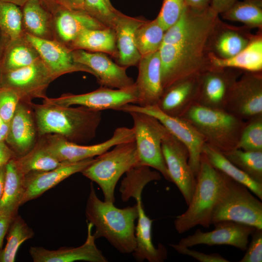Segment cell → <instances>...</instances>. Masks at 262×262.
<instances>
[{
  "instance_id": "cell-1",
  "label": "cell",
  "mask_w": 262,
  "mask_h": 262,
  "mask_svg": "<svg viewBox=\"0 0 262 262\" xmlns=\"http://www.w3.org/2000/svg\"><path fill=\"white\" fill-rule=\"evenodd\" d=\"M219 18L210 6L202 9L187 6L180 18L165 31L159 50L163 91L212 67L209 42Z\"/></svg>"
},
{
  "instance_id": "cell-2",
  "label": "cell",
  "mask_w": 262,
  "mask_h": 262,
  "mask_svg": "<svg viewBox=\"0 0 262 262\" xmlns=\"http://www.w3.org/2000/svg\"><path fill=\"white\" fill-rule=\"evenodd\" d=\"M28 104L33 109L39 136L55 134L79 144L96 136L102 119L101 111L82 106L74 108L32 102Z\"/></svg>"
},
{
  "instance_id": "cell-3",
  "label": "cell",
  "mask_w": 262,
  "mask_h": 262,
  "mask_svg": "<svg viewBox=\"0 0 262 262\" xmlns=\"http://www.w3.org/2000/svg\"><path fill=\"white\" fill-rule=\"evenodd\" d=\"M85 216L87 221L95 227L93 235L96 239L105 238L121 253H132L135 250L136 204L121 209L116 207L114 203L102 201L91 183Z\"/></svg>"
},
{
  "instance_id": "cell-4",
  "label": "cell",
  "mask_w": 262,
  "mask_h": 262,
  "mask_svg": "<svg viewBox=\"0 0 262 262\" xmlns=\"http://www.w3.org/2000/svg\"><path fill=\"white\" fill-rule=\"evenodd\" d=\"M224 180V174L214 168L202 153L192 198L186 211L176 217L174 222L179 233H183L197 225L209 228L212 225L213 210Z\"/></svg>"
},
{
  "instance_id": "cell-5",
  "label": "cell",
  "mask_w": 262,
  "mask_h": 262,
  "mask_svg": "<svg viewBox=\"0 0 262 262\" xmlns=\"http://www.w3.org/2000/svg\"><path fill=\"white\" fill-rule=\"evenodd\" d=\"M180 117L198 131L206 143L221 153L237 148L246 122L225 110L210 108L196 102Z\"/></svg>"
},
{
  "instance_id": "cell-6",
  "label": "cell",
  "mask_w": 262,
  "mask_h": 262,
  "mask_svg": "<svg viewBox=\"0 0 262 262\" xmlns=\"http://www.w3.org/2000/svg\"><path fill=\"white\" fill-rule=\"evenodd\" d=\"M153 177L148 171L134 168L126 173L121 182L119 191L121 199L126 202L133 197L136 201L138 210L137 223L135 226L136 246L132 255L139 262H163L167 258V251L164 246H154L152 241L153 221L146 214L142 201V193L145 186L152 181Z\"/></svg>"
},
{
  "instance_id": "cell-7",
  "label": "cell",
  "mask_w": 262,
  "mask_h": 262,
  "mask_svg": "<svg viewBox=\"0 0 262 262\" xmlns=\"http://www.w3.org/2000/svg\"><path fill=\"white\" fill-rule=\"evenodd\" d=\"M135 140L118 144L111 150L98 156L94 161L81 173L98 184L104 201L114 203L116 184L124 174L139 165Z\"/></svg>"
},
{
  "instance_id": "cell-8",
  "label": "cell",
  "mask_w": 262,
  "mask_h": 262,
  "mask_svg": "<svg viewBox=\"0 0 262 262\" xmlns=\"http://www.w3.org/2000/svg\"><path fill=\"white\" fill-rule=\"evenodd\" d=\"M244 184L224 174L212 224L229 221L262 229V202Z\"/></svg>"
},
{
  "instance_id": "cell-9",
  "label": "cell",
  "mask_w": 262,
  "mask_h": 262,
  "mask_svg": "<svg viewBox=\"0 0 262 262\" xmlns=\"http://www.w3.org/2000/svg\"><path fill=\"white\" fill-rule=\"evenodd\" d=\"M132 117L135 142L140 165L155 169L171 182L162 149V140L166 128L155 117L137 112L128 113Z\"/></svg>"
},
{
  "instance_id": "cell-10",
  "label": "cell",
  "mask_w": 262,
  "mask_h": 262,
  "mask_svg": "<svg viewBox=\"0 0 262 262\" xmlns=\"http://www.w3.org/2000/svg\"><path fill=\"white\" fill-rule=\"evenodd\" d=\"M117 111L128 113L141 112L157 118L187 148L189 153L188 163L196 178L200 168L202 148L206 141L204 137L191 123L181 117L171 116L164 113L156 105L140 106L134 104H128Z\"/></svg>"
},
{
  "instance_id": "cell-11",
  "label": "cell",
  "mask_w": 262,
  "mask_h": 262,
  "mask_svg": "<svg viewBox=\"0 0 262 262\" xmlns=\"http://www.w3.org/2000/svg\"><path fill=\"white\" fill-rule=\"evenodd\" d=\"M44 136L41 141L45 147L61 162H75L94 158L118 144L135 140L133 128L125 127L116 128L110 139L93 145L71 142L55 134Z\"/></svg>"
},
{
  "instance_id": "cell-12",
  "label": "cell",
  "mask_w": 262,
  "mask_h": 262,
  "mask_svg": "<svg viewBox=\"0 0 262 262\" xmlns=\"http://www.w3.org/2000/svg\"><path fill=\"white\" fill-rule=\"evenodd\" d=\"M139 98L134 84L125 89H114L101 86L93 91L82 94H65L57 98H44L43 102L61 106L78 105L101 111L113 109L117 111L128 104H138Z\"/></svg>"
},
{
  "instance_id": "cell-13",
  "label": "cell",
  "mask_w": 262,
  "mask_h": 262,
  "mask_svg": "<svg viewBox=\"0 0 262 262\" xmlns=\"http://www.w3.org/2000/svg\"><path fill=\"white\" fill-rule=\"evenodd\" d=\"M224 110L247 121L262 115V73L244 71L232 87Z\"/></svg>"
},
{
  "instance_id": "cell-14",
  "label": "cell",
  "mask_w": 262,
  "mask_h": 262,
  "mask_svg": "<svg viewBox=\"0 0 262 262\" xmlns=\"http://www.w3.org/2000/svg\"><path fill=\"white\" fill-rule=\"evenodd\" d=\"M55 78L42 60L28 66L2 72L1 87L14 90L20 101L29 104L35 98H45L46 90Z\"/></svg>"
},
{
  "instance_id": "cell-15",
  "label": "cell",
  "mask_w": 262,
  "mask_h": 262,
  "mask_svg": "<svg viewBox=\"0 0 262 262\" xmlns=\"http://www.w3.org/2000/svg\"><path fill=\"white\" fill-rule=\"evenodd\" d=\"M162 149L171 182L178 187L188 206L196 185V178L188 163V151L166 129L162 140Z\"/></svg>"
},
{
  "instance_id": "cell-16",
  "label": "cell",
  "mask_w": 262,
  "mask_h": 262,
  "mask_svg": "<svg viewBox=\"0 0 262 262\" xmlns=\"http://www.w3.org/2000/svg\"><path fill=\"white\" fill-rule=\"evenodd\" d=\"M243 71L232 68L212 67L198 76L196 103L202 106L223 109L230 90Z\"/></svg>"
},
{
  "instance_id": "cell-17",
  "label": "cell",
  "mask_w": 262,
  "mask_h": 262,
  "mask_svg": "<svg viewBox=\"0 0 262 262\" xmlns=\"http://www.w3.org/2000/svg\"><path fill=\"white\" fill-rule=\"evenodd\" d=\"M213 225L215 227L214 230L203 232L197 229L193 234L181 239L178 244L188 247L197 245H229L245 251L248 245L249 237L256 229L229 221Z\"/></svg>"
},
{
  "instance_id": "cell-18",
  "label": "cell",
  "mask_w": 262,
  "mask_h": 262,
  "mask_svg": "<svg viewBox=\"0 0 262 262\" xmlns=\"http://www.w3.org/2000/svg\"><path fill=\"white\" fill-rule=\"evenodd\" d=\"M75 61L90 68L101 86L125 89L134 84L126 67L114 63L105 54L83 49H73Z\"/></svg>"
},
{
  "instance_id": "cell-19",
  "label": "cell",
  "mask_w": 262,
  "mask_h": 262,
  "mask_svg": "<svg viewBox=\"0 0 262 262\" xmlns=\"http://www.w3.org/2000/svg\"><path fill=\"white\" fill-rule=\"evenodd\" d=\"M25 36L36 49L40 59L55 79L75 72H85L94 76L90 68L75 61L73 49L66 45L55 40L41 39L28 34H25Z\"/></svg>"
},
{
  "instance_id": "cell-20",
  "label": "cell",
  "mask_w": 262,
  "mask_h": 262,
  "mask_svg": "<svg viewBox=\"0 0 262 262\" xmlns=\"http://www.w3.org/2000/svg\"><path fill=\"white\" fill-rule=\"evenodd\" d=\"M91 158L82 161L65 162L60 166L46 171L33 172L24 175V194L21 206L34 199L69 176L81 172L95 160Z\"/></svg>"
},
{
  "instance_id": "cell-21",
  "label": "cell",
  "mask_w": 262,
  "mask_h": 262,
  "mask_svg": "<svg viewBox=\"0 0 262 262\" xmlns=\"http://www.w3.org/2000/svg\"><path fill=\"white\" fill-rule=\"evenodd\" d=\"M93 228V225L87 222L86 239L79 246L64 247L51 250L41 246H31L29 249L30 256L34 262H107V259L96 245Z\"/></svg>"
},
{
  "instance_id": "cell-22",
  "label": "cell",
  "mask_w": 262,
  "mask_h": 262,
  "mask_svg": "<svg viewBox=\"0 0 262 262\" xmlns=\"http://www.w3.org/2000/svg\"><path fill=\"white\" fill-rule=\"evenodd\" d=\"M52 14L55 40L68 47L84 30L108 28L84 10H71L60 5Z\"/></svg>"
},
{
  "instance_id": "cell-23",
  "label": "cell",
  "mask_w": 262,
  "mask_h": 262,
  "mask_svg": "<svg viewBox=\"0 0 262 262\" xmlns=\"http://www.w3.org/2000/svg\"><path fill=\"white\" fill-rule=\"evenodd\" d=\"M250 28L235 26L219 18L210 36V52L223 59L231 58L244 49L255 37Z\"/></svg>"
},
{
  "instance_id": "cell-24",
  "label": "cell",
  "mask_w": 262,
  "mask_h": 262,
  "mask_svg": "<svg viewBox=\"0 0 262 262\" xmlns=\"http://www.w3.org/2000/svg\"><path fill=\"white\" fill-rule=\"evenodd\" d=\"M31 112L25 102L20 101L10 122L5 142L16 158L27 154L35 144L37 130Z\"/></svg>"
},
{
  "instance_id": "cell-25",
  "label": "cell",
  "mask_w": 262,
  "mask_h": 262,
  "mask_svg": "<svg viewBox=\"0 0 262 262\" xmlns=\"http://www.w3.org/2000/svg\"><path fill=\"white\" fill-rule=\"evenodd\" d=\"M135 85L140 106L156 105L163 89L161 82V61L159 51L141 57Z\"/></svg>"
},
{
  "instance_id": "cell-26",
  "label": "cell",
  "mask_w": 262,
  "mask_h": 262,
  "mask_svg": "<svg viewBox=\"0 0 262 262\" xmlns=\"http://www.w3.org/2000/svg\"><path fill=\"white\" fill-rule=\"evenodd\" d=\"M198 75L182 80L163 91L156 105L164 113L181 117L196 101Z\"/></svg>"
},
{
  "instance_id": "cell-27",
  "label": "cell",
  "mask_w": 262,
  "mask_h": 262,
  "mask_svg": "<svg viewBox=\"0 0 262 262\" xmlns=\"http://www.w3.org/2000/svg\"><path fill=\"white\" fill-rule=\"evenodd\" d=\"M147 20L121 14L114 28L118 50V64L125 67L138 65L141 58L135 44L136 29Z\"/></svg>"
},
{
  "instance_id": "cell-28",
  "label": "cell",
  "mask_w": 262,
  "mask_h": 262,
  "mask_svg": "<svg viewBox=\"0 0 262 262\" xmlns=\"http://www.w3.org/2000/svg\"><path fill=\"white\" fill-rule=\"evenodd\" d=\"M20 8L22 27L25 34L55 40L52 14L42 0H30Z\"/></svg>"
},
{
  "instance_id": "cell-29",
  "label": "cell",
  "mask_w": 262,
  "mask_h": 262,
  "mask_svg": "<svg viewBox=\"0 0 262 262\" xmlns=\"http://www.w3.org/2000/svg\"><path fill=\"white\" fill-rule=\"evenodd\" d=\"M209 61L211 67L232 68L243 71H262V30H259L249 44L235 56L229 58L223 59L210 52Z\"/></svg>"
},
{
  "instance_id": "cell-30",
  "label": "cell",
  "mask_w": 262,
  "mask_h": 262,
  "mask_svg": "<svg viewBox=\"0 0 262 262\" xmlns=\"http://www.w3.org/2000/svg\"><path fill=\"white\" fill-rule=\"evenodd\" d=\"M24 175L18 168L15 158L5 165L4 189L0 199V214L14 217L17 214L24 192Z\"/></svg>"
},
{
  "instance_id": "cell-31",
  "label": "cell",
  "mask_w": 262,
  "mask_h": 262,
  "mask_svg": "<svg viewBox=\"0 0 262 262\" xmlns=\"http://www.w3.org/2000/svg\"><path fill=\"white\" fill-rule=\"evenodd\" d=\"M40 58L38 51L24 35L5 43L0 68L2 72L14 70L30 65Z\"/></svg>"
},
{
  "instance_id": "cell-32",
  "label": "cell",
  "mask_w": 262,
  "mask_h": 262,
  "mask_svg": "<svg viewBox=\"0 0 262 262\" xmlns=\"http://www.w3.org/2000/svg\"><path fill=\"white\" fill-rule=\"evenodd\" d=\"M72 49L105 53L118 58L114 30L110 28L89 29L82 32L69 46Z\"/></svg>"
},
{
  "instance_id": "cell-33",
  "label": "cell",
  "mask_w": 262,
  "mask_h": 262,
  "mask_svg": "<svg viewBox=\"0 0 262 262\" xmlns=\"http://www.w3.org/2000/svg\"><path fill=\"white\" fill-rule=\"evenodd\" d=\"M202 153L214 168L246 186L262 200V183L253 180L231 163L221 152L206 143L202 148Z\"/></svg>"
},
{
  "instance_id": "cell-34",
  "label": "cell",
  "mask_w": 262,
  "mask_h": 262,
  "mask_svg": "<svg viewBox=\"0 0 262 262\" xmlns=\"http://www.w3.org/2000/svg\"><path fill=\"white\" fill-rule=\"evenodd\" d=\"M16 165L24 175L33 172L46 171L53 169L65 162H61L45 147L41 140L35 143L27 154L15 158Z\"/></svg>"
},
{
  "instance_id": "cell-35",
  "label": "cell",
  "mask_w": 262,
  "mask_h": 262,
  "mask_svg": "<svg viewBox=\"0 0 262 262\" xmlns=\"http://www.w3.org/2000/svg\"><path fill=\"white\" fill-rule=\"evenodd\" d=\"M221 15L225 20L240 22L250 29L262 30V0H237Z\"/></svg>"
},
{
  "instance_id": "cell-36",
  "label": "cell",
  "mask_w": 262,
  "mask_h": 262,
  "mask_svg": "<svg viewBox=\"0 0 262 262\" xmlns=\"http://www.w3.org/2000/svg\"><path fill=\"white\" fill-rule=\"evenodd\" d=\"M7 233V243L0 250V262H15L20 246L34 236L33 229L18 214L12 219Z\"/></svg>"
},
{
  "instance_id": "cell-37",
  "label": "cell",
  "mask_w": 262,
  "mask_h": 262,
  "mask_svg": "<svg viewBox=\"0 0 262 262\" xmlns=\"http://www.w3.org/2000/svg\"><path fill=\"white\" fill-rule=\"evenodd\" d=\"M165 31L157 19L147 20L136 30L135 44L141 57L159 51Z\"/></svg>"
},
{
  "instance_id": "cell-38",
  "label": "cell",
  "mask_w": 262,
  "mask_h": 262,
  "mask_svg": "<svg viewBox=\"0 0 262 262\" xmlns=\"http://www.w3.org/2000/svg\"><path fill=\"white\" fill-rule=\"evenodd\" d=\"M222 153L253 180L262 183V151L236 148Z\"/></svg>"
},
{
  "instance_id": "cell-39",
  "label": "cell",
  "mask_w": 262,
  "mask_h": 262,
  "mask_svg": "<svg viewBox=\"0 0 262 262\" xmlns=\"http://www.w3.org/2000/svg\"><path fill=\"white\" fill-rule=\"evenodd\" d=\"M0 33L6 40L25 35L21 23L20 7L0 0Z\"/></svg>"
},
{
  "instance_id": "cell-40",
  "label": "cell",
  "mask_w": 262,
  "mask_h": 262,
  "mask_svg": "<svg viewBox=\"0 0 262 262\" xmlns=\"http://www.w3.org/2000/svg\"><path fill=\"white\" fill-rule=\"evenodd\" d=\"M84 10L104 26L113 30L122 14L107 0H84Z\"/></svg>"
},
{
  "instance_id": "cell-41",
  "label": "cell",
  "mask_w": 262,
  "mask_h": 262,
  "mask_svg": "<svg viewBox=\"0 0 262 262\" xmlns=\"http://www.w3.org/2000/svg\"><path fill=\"white\" fill-rule=\"evenodd\" d=\"M237 148L245 151H262V115L246 121Z\"/></svg>"
},
{
  "instance_id": "cell-42",
  "label": "cell",
  "mask_w": 262,
  "mask_h": 262,
  "mask_svg": "<svg viewBox=\"0 0 262 262\" xmlns=\"http://www.w3.org/2000/svg\"><path fill=\"white\" fill-rule=\"evenodd\" d=\"M186 7L184 0H163L156 18L165 31L180 18Z\"/></svg>"
},
{
  "instance_id": "cell-43",
  "label": "cell",
  "mask_w": 262,
  "mask_h": 262,
  "mask_svg": "<svg viewBox=\"0 0 262 262\" xmlns=\"http://www.w3.org/2000/svg\"><path fill=\"white\" fill-rule=\"evenodd\" d=\"M19 101V96L14 90L0 88V118L3 122H10Z\"/></svg>"
},
{
  "instance_id": "cell-44",
  "label": "cell",
  "mask_w": 262,
  "mask_h": 262,
  "mask_svg": "<svg viewBox=\"0 0 262 262\" xmlns=\"http://www.w3.org/2000/svg\"><path fill=\"white\" fill-rule=\"evenodd\" d=\"M251 235V241L240 262H262V229L256 228Z\"/></svg>"
},
{
  "instance_id": "cell-45",
  "label": "cell",
  "mask_w": 262,
  "mask_h": 262,
  "mask_svg": "<svg viewBox=\"0 0 262 262\" xmlns=\"http://www.w3.org/2000/svg\"><path fill=\"white\" fill-rule=\"evenodd\" d=\"M176 251L179 253L193 257L200 262H229V260L223 257L219 254L214 253L210 254L192 250L188 247L177 244H170Z\"/></svg>"
},
{
  "instance_id": "cell-46",
  "label": "cell",
  "mask_w": 262,
  "mask_h": 262,
  "mask_svg": "<svg viewBox=\"0 0 262 262\" xmlns=\"http://www.w3.org/2000/svg\"><path fill=\"white\" fill-rule=\"evenodd\" d=\"M14 158H16V154L5 142H0V169Z\"/></svg>"
},
{
  "instance_id": "cell-47",
  "label": "cell",
  "mask_w": 262,
  "mask_h": 262,
  "mask_svg": "<svg viewBox=\"0 0 262 262\" xmlns=\"http://www.w3.org/2000/svg\"><path fill=\"white\" fill-rule=\"evenodd\" d=\"M237 0H212L210 7L219 15L230 8Z\"/></svg>"
},
{
  "instance_id": "cell-48",
  "label": "cell",
  "mask_w": 262,
  "mask_h": 262,
  "mask_svg": "<svg viewBox=\"0 0 262 262\" xmlns=\"http://www.w3.org/2000/svg\"><path fill=\"white\" fill-rule=\"evenodd\" d=\"M7 215L0 214V250L12 219Z\"/></svg>"
},
{
  "instance_id": "cell-49",
  "label": "cell",
  "mask_w": 262,
  "mask_h": 262,
  "mask_svg": "<svg viewBox=\"0 0 262 262\" xmlns=\"http://www.w3.org/2000/svg\"><path fill=\"white\" fill-rule=\"evenodd\" d=\"M58 2L59 5L69 9L84 10V0H58Z\"/></svg>"
},
{
  "instance_id": "cell-50",
  "label": "cell",
  "mask_w": 262,
  "mask_h": 262,
  "mask_svg": "<svg viewBox=\"0 0 262 262\" xmlns=\"http://www.w3.org/2000/svg\"><path fill=\"white\" fill-rule=\"evenodd\" d=\"M186 5L191 8L202 9L210 6L212 0H184Z\"/></svg>"
},
{
  "instance_id": "cell-51",
  "label": "cell",
  "mask_w": 262,
  "mask_h": 262,
  "mask_svg": "<svg viewBox=\"0 0 262 262\" xmlns=\"http://www.w3.org/2000/svg\"><path fill=\"white\" fill-rule=\"evenodd\" d=\"M9 123L3 122L0 125V142L5 141L8 134Z\"/></svg>"
},
{
  "instance_id": "cell-52",
  "label": "cell",
  "mask_w": 262,
  "mask_h": 262,
  "mask_svg": "<svg viewBox=\"0 0 262 262\" xmlns=\"http://www.w3.org/2000/svg\"><path fill=\"white\" fill-rule=\"evenodd\" d=\"M45 5L52 13L58 6V0H42Z\"/></svg>"
},
{
  "instance_id": "cell-53",
  "label": "cell",
  "mask_w": 262,
  "mask_h": 262,
  "mask_svg": "<svg viewBox=\"0 0 262 262\" xmlns=\"http://www.w3.org/2000/svg\"><path fill=\"white\" fill-rule=\"evenodd\" d=\"M5 166L0 169V199L2 196L5 180Z\"/></svg>"
},
{
  "instance_id": "cell-54",
  "label": "cell",
  "mask_w": 262,
  "mask_h": 262,
  "mask_svg": "<svg viewBox=\"0 0 262 262\" xmlns=\"http://www.w3.org/2000/svg\"><path fill=\"white\" fill-rule=\"evenodd\" d=\"M1 0L11 3L19 7H21L30 0Z\"/></svg>"
},
{
  "instance_id": "cell-55",
  "label": "cell",
  "mask_w": 262,
  "mask_h": 262,
  "mask_svg": "<svg viewBox=\"0 0 262 262\" xmlns=\"http://www.w3.org/2000/svg\"><path fill=\"white\" fill-rule=\"evenodd\" d=\"M5 43H6L5 41L2 38L0 33V59L2 54Z\"/></svg>"
},
{
  "instance_id": "cell-56",
  "label": "cell",
  "mask_w": 262,
  "mask_h": 262,
  "mask_svg": "<svg viewBox=\"0 0 262 262\" xmlns=\"http://www.w3.org/2000/svg\"><path fill=\"white\" fill-rule=\"evenodd\" d=\"M2 72L0 68V88L1 87V80Z\"/></svg>"
},
{
  "instance_id": "cell-57",
  "label": "cell",
  "mask_w": 262,
  "mask_h": 262,
  "mask_svg": "<svg viewBox=\"0 0 262 262\" xmlns=\"http://www.w3.org/2000/svg\"><path fill=\"white\" fill-rule=\"evenodd\" d=\"M3 121L1 120V119L0 118V125L2 124V123L3 122Z\"/></svg>"
},
{
  "instance_id": "cell-58",
  "label": "cell",
  "mask_w": 262,
  "mask_h": 262,
  "mask_svg": "<svg viewBox=\"0 0 262 262\" xmlns=\"http://www.w3.org/2000/svg\"><path fill=\"white\" fill-rule=\"evenodd\" d=\"M108 1H110V0H107Z\"/></svg>"
}]
</instances>
